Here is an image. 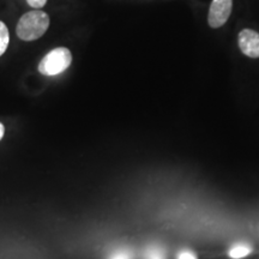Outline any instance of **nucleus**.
Returning a JSON list of instances; mask_svg holds the SVG:
<instances>
[{"label":"nucleus","mask_w":259,"mask_h":259,"mask_svg":"<svg viewBox=\"0 0 259 259\" xmlns=\"http://www.w3.org/2000/svg\"><path fill=\"white\" fill-rule=\"evenodd\" d=\"M50 16L41 10H32L24 14L18 19L16 34L23 41H35L41 36L50 28Z\"/></svg>","instance_id":"nucleus-1"},{"label":"nucleus","mask_w":259,"mask_h":259,"mask_svg":"<svg viewBox=\"0 0 259 259\" xmlns=\"http://www.w3.org/2000/svg\"><path fill=\"white\" fill-rule=\"evenodd\" d=\"M147 259H164L166 255H164V252L162 248L157 247V246H153L147 251V254H145Z\"/></svg>","instance_id":"nucleus-7"},{"label":"nucleus","mask_w":259,"mask_h":259,"mask_svg":"<svg viewBox=\"0 0 259 259\" xmlns=\"http://www.w3.org/2000/svg\"><path fill=\"white\" fill-rule=\"evenodd\" d=\"M28 5L32 9H42L45 5L47 4V0H27Z\"/></svg>","instance_id":"nucleus-9"},{"label":"nucleus","mask_w":259,"mask_h":259,"mask_svg":"<svg viewBox=\"0 0 259 259\" xmlns=\"http://www.w3.org/2000/svg\"><path fill=\"white\" fill-rule=\"evenodd\" d=\"M251 251H252L251 246L245 245V244H239L231 248V251H229V255L234 259L244 258V257H246V255L250 254Z\"/></svg>","instance_id":"nucleus-6"},{"label":"nucleus","mask_w":259,"mask_h":259,"mask_svg":"<svg viewBox=\"0 0 259 259\" xmlns=\"http://www.w3.org/2000/svg\"><path fill=\"white\" fill-rule=\"evenodd\" d=\"M10 44V32L4 22L0 21V57L5 53Z\"/></svg>","instance_id":"nucleus-5"},{"label":"nucleus","mask_w":259,"mask_h":259,"mask_svg":"<svg viewBox=\"0 0 259 259\" xmlns=\"http://www.w3.org/2000/svg\"><path fill=\"white\" fill-rule=\"evenodd\" d=\"M4 134H5V127H4V125L0 122V141H2V138L4 137Z\"/></svg>","instance_id":"nucleus-11"},{"label":"nucleus","mask_w":259,"mask_h":259,"mask_svg":"<svg viewBox=\"0 0 259 259\" xmlns=\"http://www.w3.org/2000/svg\"><path fill=\"white\" fill-rule=\"evenodd\" d=\"M238 45L245 56L253 59L259 58V32L252 29H242L238 35Z\"/></svg>","instance_id":"nucleus-4"},{"label":"nucleus","mask_w":259,"mask_h":259,"mask_svg":"<svg viewBox=\"0 0 259 259\" xmlns=\"http://www.w3.org/2000/svg\"><path fill=\"white\" fill-rule=\"evenodd\" d=\"M72 63V54L69 48L58 47L48 52L41 63L38 64V71L44 76H57L69 69Z\"/></svg>","instance_id":"nucleus-2"},{"label":"nucleus","mask_w":259,"mask_h":259,"mask_svg":"<svg viewBox=\"0 0 259 259\" xmlns=\"http://www.w3.org/2000/svg\"><path fill=\"white\" fill-rule=\"evenodd\" d=\"M109 259H132V254L131 252L121 250V251L115 252V253H113L112 257Z\"/></svg>","instance_id":"nucleus-8"},{"label":"nucleus","mask_w":259,"mask_h":259,"mask_svg":"<svg viewBox=\"0 0 259 259\" xmlns=\"http://www.w3.org/2000/svg\"><path fill=\"white\" fill-rule=\"evenodd\" d=\"M233 0H212L208 12V24L212 29L223 27L231 17Z\"/></svg>","instance_id":"nucleus-3"},{"label":"nucleus","mask_w":259,"mask_h":259,"mask_svg":"<svg viewBox=\"0 0 259 259\" xmlns=\"http://www.w3.org/2000/svg\"><path fill=\"white\" fill-rule=\"evenodd\" d=\"M178 259H197L196 254L193 253V252H190V251H183L180 252L179 257Z\"/></svg>","instance_id":"nucleus-10"}]
</instances>
